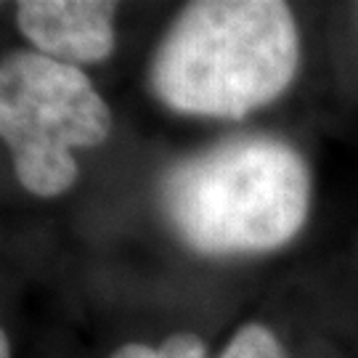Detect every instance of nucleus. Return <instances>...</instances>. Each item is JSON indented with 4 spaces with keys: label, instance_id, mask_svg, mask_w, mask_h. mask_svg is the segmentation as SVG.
I'll list each match as a JSON object with an SVG mask.
<instances>
[{
    "label": "nucleus",
    "instance_id": "20e7f679",
    "mask_svg": "<svg viewBox=\"0 0 358 358\" xmlns=\"http://www.w3.org/2000/svg\"><path fill=\"white\" fill-rule=\"evenodd\" d=\"M115 13V3L99 0H22L16 24L43 56L75 66L112 53Z\"/></svg>",
    "mask_w": 358,
    "mask_h": 358
},
{
    "label": "nucleus",
    "instance_id": "39448f33",
    "mask_svg": "<svg viewBox=\"0 0 358 358\" xmlns=\"http://www.w3.org/2000/svg\"><path fill=\"white\" fill-rule=\"evenodd\" d=\"M217 358H287V353L268 327L244 324Z\"/></svg>",
    "mask_w": 358,
    "mask_h": 358
},
{
    "label": "nucleus",
    "instance_id": "423d86ee",
    "mask_svg": "<svg viewBox=\"0 0 358 358\" xmlns=\"http://www.w3.org/2000/svg\"><path fill=\"white\" fill-rule=\"evenodd\" d=\"M112 358H207L205 343L192 332L170 334L162 345H138L130 343L112 353Z\"/></svg>",
    "mask_w": 358,
    "mask_h": 358
},
{
    "label": "nucleus",
    "instance_id": "f257e3e1",
    "mask_svg": "<svg viewBox=\"0 0 358 358\" xmlns=\"http://www.w3.org/2000/svg\"><path fill=\"white\" fill-rule=\"evenodd\" d=\"M310 176L303 157L273 136H234L167 167L159 207L202 255L268 252L303 229Z\"/></svg>",
    "mask_w": 358,
    "mask_h": 358
},
{
    "label": "nucleus",
    "instance_id": "f03ea898",
    "mask_svg": "<svg viewBox=\"0 0 358 358\" xmlns=\"http://www.w3.org/2000/svg\"><path fill=\"white\" fill-rule=\"evenodd\" d=\"M300 64L292 11L279 0L186 6L152 62L157 99L183 115L239 120L279 99Z\"/></svg>",
    "mask_w": 358,
    "mask_h": 358
},
{
    "label": "nucleus",
    "instance_id": "7ed1b4c3",
    "mask_svg": "<svg viewBox=\"0 0 358 358\" xmlns=\"http://www.w3.org/2000/svg\"><path fill=\"white\" fill-rule=\"evenodd\" d=\"M112 112L77 66L8 53L0 66V133L27 192L59 196L77 180L75 149L103 143Z\"/></svg>",
    "mask_w": 358,
    "mask_h": 358
},
{
    "label": "nucleus",
    "instance_id": "0eeeda50",
    "mask_svg": "<svg viewBox=\"0 0 358 358\" xmlns=\"http://www.w3.org/2000/svg\"><path fill=\"white\" fill-rule=\"evenodd\" d=\"M0 358H11V348H8V337H0Z\"/></svg>",
    "mask_w": 358,
    "mask_h": 358
}]
</instances>
